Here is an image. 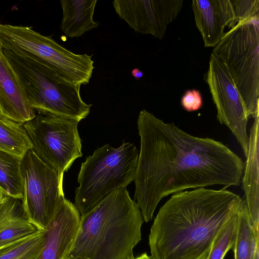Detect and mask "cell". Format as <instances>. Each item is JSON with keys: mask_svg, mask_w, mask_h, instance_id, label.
Here are the masks:
<instances>
[{"mask_svg": "<svg viewBox=\"0 0 259 259\" xmlns=\"http://www.w3.org/2000/svg\"><path fill=\"white\" fill-rule=\"evenodd\" d=\"M140 150L134 199L150 221L164 197L187 189L241 183L244 163L222 142L192 136L143 109L137 120Z\"/></svg>", "mask_w": 259, "mask_h": 259, "instance_id": "1", "label": "cell"}, {"mask_svg": "<svg viewBox=\"0 0 259 259\" xmlns=\"http://www.w3.org/2000/svg\"><path fill=\"white\" fill-rule=\"evenodd\" d=\"M245 202L223 188H200L174 194L151 226L152 259H206L213 242Z\"/></svg>", "mask_w": 259, "mask_h": 259, "instance_id": "2", "label": "cell"}, {"mask_svg": "<svg viewBox=\"0 0 259 259\" xmlns=\"http://www.w3.org/2000/svg\"><path fill=\"white\" fill-rule=\"evenodd\" d=\"M143 222L140 207L126 188L118 189L81 217L65 259H127L142 239Z\"/></svg>", "mask_w": 259, "mask_h": 259, "instance_id": "3", "label": "cell"}, {"mask_svg": "<svg viewBox=\"0 0 259 259\" xmlns=\"http://www.w3.org/2000/svg\"><path fill=\"white\" fill-rule=\"evenodd\" d=\"M139 153L136 146L123 143L117 148L105 144L81 163L74 205L81 217L118 189L134 181Z\"/></svg>", "mask_w": 259, "mask_h": 259, "instance_id": "4", "label": "cell"}, {"mask_svg": "<svg viewBox=\"0 0 259 259\" xmlns=\"http://www.w3.org/2000/svg\"><path fill=\"white\" fill-rule=\"evenodd\" d=\"M0 47L76 85L89 83L95 68L92 55L75 54L28 26L0 22Z\"/></svg>", "mask_w": 259, "mask_h": 259, "instance_id": "5", "label": "cell"}, {"mask_svg": "<svg viewBox=\"0 0 259 259\" xmlns=\"http://www.w3.org/2000/svg\"><path fill=\"white\" fill-rule=\"evenodd\" d=\"M3 52L17 74L31 107L36 112L80 121L92 104L81 99L79 85L68 83L10 51Z\"/></svg>", "mask_w": 259, "mask_h": 259, "instance_id": "6", "label": "cell"}, {"mask_svg": "<svg viewBox=\"0 0 259 259\" xmlns=\"http://www.w3.org/2000/svg\"><path fill=\"white\" fill-rule=\"evenodd\" d=\"M259 17L239 22L225 32L212 54L227 68L249 118L259 115Z\"/></svg>", "mask_w": 259, "mask_h": 259, "instance_id": "7", "label": "cell"}, {"mask_svg": "<svg viewBox=\"0 0 259 259\" xmlns=\"http://www.w3.org/2000/svg\"><path fill=\"white\" fill-rule=\"evenodd\" d=\"M21 173L25 214L37 229L46 230L65 199L64 174L43 162L32 149L21 159Z\"/></svg>", "mask_w": 259, "mask_h": 259, "instance_id": "8", "label": "cell"}, {"mask_svg": "<svg viewBox=\"0 0 259 259\" xmlns=\"http://www.w3.org/2000/svg\"><path fill=\"white\" fill-rule=\"evenodd\" d=\"M79 121L36 112L35 117L23 125L34 152L49 166L64 174L82 156L77 130Z\"/></svg>", "mask_w": 259, "mask_h": 259, "instance_id": "9", "label": "cell"}, {"mask_svg": "<svg viewBox=\"0 0 259 259\" xmlns=\"http://www.w3.org/2000/svg\"><path fill=\"white\" fill-rule=\"evenodd\" d=\"M205 80L217 107L218 121L229 127L246 157L249 144L246 129L249 118L245 105L227 68L212 53Z\"/></svg>", "mask_w": 259, "mask_h": 259, "instance_id": "10", "label": "cell"}, {"mask_svg": "<svg viewBox=\"0 0 259 259\" xmlns=\"http://www.w3.org/2000/svg\"><path fill=\"white\" fill-rule=\"evenodd\" d=\"M183 3V0H115L112 5L119 18L136 32L162 39Z\"/></svg>", "mask_w": 259, "mask_h": 259, "instance_id": "11", "label": "cell"}, {"mask_svg": "<svg viewBox=\"0 0 259 259\" xmlns=\"http://www.w3.org/2000/svg\"><path fill=\"white\" fill-rule=\"evenodd\" d=\"M191 7L205 47L216 46L225 28L230 29L238 23L231 0H193Z\"/></svg>", "mask_w": 259, "mask_h": 259, "instance_id": "12", "label": "cell"}, {"mask_svg": "<svg viewBox=\"0 0 259 259\" xmlns=\"http://www.w3.org/2000/svg\"><path fill=\"white\" fill-rule=\"evenodd\" d=\"M80 218L75 205L65 199L47 227L38 259H65L74 241Z\"/></svg>", "mask_w": 259, "mask_h": 259, "instance_id": "13", "label": "cell"}, {"mask_svg": "<svg viewBox=\"0 0 259 259\" xmlns=\"http://www.w3.org/2000/svg\"><path fill=\"white\" fill-rule=\"evenodd\" d=\"M0 112L24 124L36 116L22 84L0 47Z\"/></svg>", "mask_w": 259, "mask_h": 259, "instance_id": "14", "label": "cell"}, {"mask_svg": "<svg viewBox=\"0 0 259 259\" xmlns=\"http://www.w3.org/2000/svg\"><path fill=\"white\" fill-rule=\"evenodd\" d=\"M258 121L259 115L254 118L250 129L248 152L242 177L244 200L253 227L256 232H258L259 224Z\"/></svg>", "mask_w": 259, "mask_h": 259, "instance_id": "15", "label": "cell"}, {"mask_svg": "<svg viewBox=\"0 0 259 259\" xmlns=\"http://www.w3.org/2000/svg\"><path fill=\"white\" fill-rule=\"evenodd\" d=\"M38 230L28 220L21 199L6 196L0 204V249Z\"/></svg>", "mask_w": 259, "mask_h": 259, "instance_id": "16", "label": "cell"}, {"mask_svg": "<svg viewBox=\"0 0 259 259\" xmlns=\"http://www.w3.org/2000/svg\"><path fill=\"white\" fill-rule=\"evenodd\" d=\"M61 30L69 37H77L99 25L93 16L97 0H61Z\"/></svg>", "mask_w": 259, "mask_h": 259, "instance_id": "17", "label": "cell"}, {"mask_svg": "<svg viewBox=\"0 0 259 259\" xmlns=\"http://www.w3.org/2000/svg\"><path fill=\"white\" fill-rule=\"evenodd\" d=\"M32 145L23 124L0 112V150L22 159Z\"/></svg>", "mask_w": 259, "mask_h": 259, "instance_id": "18", "label": "cell"}, {"mask_svg": "<svg viewBox=\"0 0 259 259\" xmlns=\"http://www.w3.org/2000/svg\"><path fill=\"white\" fill-rule=\"evenodd\" d=\"M258 243L259 232L253 227L245 202L238 214L236 237L232 249L234 259H253Z\"/></svg>", "mask_w": 259, "mask_h": 259, "instance_id": "19", "label": "cell"}, {"mask_svg": "<svg viewBox=\"0 0 259 259\" xmlns=\"http://www.w3.org/2000/svg\"><path fill=\"white\" fill-rule=\"evenodd\" d=\"M21 161V159L0 150V192L5 196L22 198Z\"/></svg>", "mask_w": 259, "mask_h": 259, "instance_id": "20", "label": "cell"}, {"mask_svg": "<svg viewBox=\"0 0 259 259\" xmlns=\"http://www.w3.org/2000/svg\"><path fill=\"white\" fill-rule=\"evenodd\" d=\"M46 230L33 234L0 249V259H34L39 256L44 246Z\"/></svg>", "mask_w": 259, "mask_h": 259, "instance_id": "21", "label": "cell"}, {"mask_svg": "<svg viewBox=\"0 0 259 259\" xmlns=\"http://www.w3.org/2000/svg\"><path fill=\"white\" fill-rule=\"evenodd\" d=\"M238 214L218 234L206 259H223L228 251L232 249L236 237Z\"/></svg>", "mask_w": 259, "mask_h": 259, "instance_id": "22", "label": "cell"}, {"mask_svg": "<svg viewBox=\"0 0 259 259\" xmlns=\"http://www.w3.org/2000/svg\"><path fill=\"white\" fill-rule=\"evenodd\" d=\"M238 23L259 17V0H231Z\"/></svg>", "mask_w": 259, "mask_h": 259, "instance_id": "23", "label": "cell"}, {"mask_svg": "<svg viewBox=\"0 0 259 259\" xmlns=\"http://www.w3.org/2000/svg\"><path fill=\"white\" fill-rule=\"evenodd\" d=\"M182 107L187 111L192 112L199 110L202 106V97L200 92L196 90L186 91L181 101Z\"/></svg>", "mask_w": 259, "mask_h": 259, "instance_id": "24", "label": "cell"}, {"mask_svg": "<svg viewBox=\"0 0 259 259\" xmlns=\"http://www.w3.org/2000/svg\"><path fill=\"white\" fill-rule=\"evenodd\" d=\"M131 74L137 80L141 79L143 76V72L138 68H134L131 71Z\"/></svg>", "mask_w": 259, "mask_h": 259, "instance_id": "25", "label": "cell"}, {"mask_svg": "<svg viewBox=\"0 0 259 259\" xmlns=\"http://www.w3.org/2000/svg\"><path fill=\"white\" fill-rule=\"evenodd\" d=\"M127 259H152V258L151 256L148 255L146 252H144L136 257L133 255Z\"/></svg>", "mask_w": 259, "mask_h": 259, "instance_id": "26", "label": "cell"}, {"mask_svg": "<svg viewBox=\"0 0 259 259\" xmlns=\"http://www.w3.org/2000/svg\"><path fill=\"white\" fill-rule=\"evenodd\" d=\"M253 259H259V243L257 244Z\"/></svg>", "mask_w": 259, "mask_h": 259, "instance_id": "27", "label": "cell"}, {"mask_svg": "<svg viewBox=\"0 0 259 259\" xmlns=\"http://www.w3.org/2000/svg\"><path fill=\"white\" fill-rule=\"evenodd\" d=\"M5 197V195H4L3 194H2L1 192H0V200L3 199L4 197Z\"/></svg>", "mask_w": 259, "mask_h": 259, "instance_id": "28", "label": "cell"}, {"mask_svg": "<svg viewBox=\"0 0 259 259\" xmlns=\"http://www.w3.org/2000/svg\"><path fill=\"white\" fill-rule=\"evenodd\" d=\"M38 258H39V256H38V257H36V258H34V259H38Z\"/></svg>", "mask_w": 259, "mask_h": 259, "instance_id": "29", "label": "cell"}]
</instances>
